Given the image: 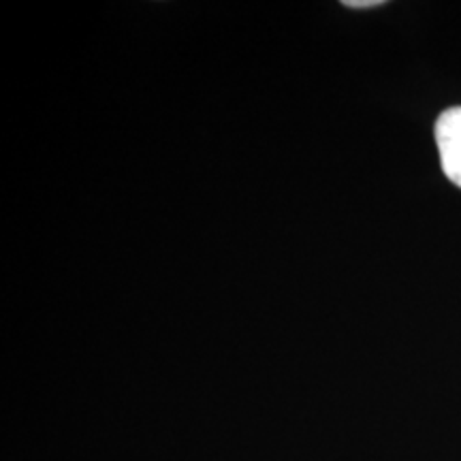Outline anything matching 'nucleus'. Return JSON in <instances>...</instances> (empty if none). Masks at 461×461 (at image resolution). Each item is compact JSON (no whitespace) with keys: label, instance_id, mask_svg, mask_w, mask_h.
<instances>
[{"label":"nucleus","instance_id":"f257e3e1","mask_svg":"<svg viewBox=\"0 0 461 461\" xmlns=\"http://www.w3.org/2000/svg\"><path fill=\"white\" fill-rule=\"evenodd\" d=\"M436 146L448 182L461 188V107L442 112L436 122Z\"/></svg>","mask_w":461,"mask_h":461},{"label":"nucleus","instance_id":"f03ea898","mask_svg":"<svg viewBox=\"0 0 461 461\" xmlns=\"http://www.w3.org/2000/svg\"><path fill=\"white\" fill-rule=\"evenodd\" d=\"M346 7L350 9H361V7H380L383 5V0H344Z\"/></svg>","mask_w":461,"mask_h":461}]
</instances>
